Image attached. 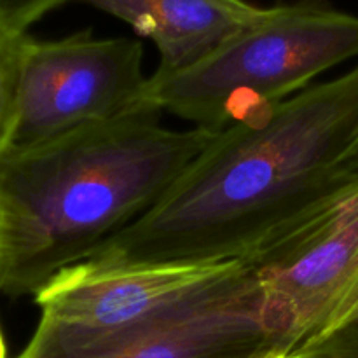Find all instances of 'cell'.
<instances>
[{"label":"cell","mask_w":358,"mask_h":358,"mask_svg":"<svg viewBox=\"0 0 358 358\" xmlns=\"http://www.w3.org/2000/svg\"><path fill=\"white\" fill-rule=\"evenodd\" d=\"M280 355L247 268L201 299L122 331L72 336L37 325L17 358H269Z\"/></svg>","instance_id":"obj_6"},{"label":"cell","mask_w":358,"mask_h":358,"mask_svg":"<svg viewBox=\"0 0 358 358\" xmlns=\"http://www.w3.org/2000/svg\"><path fill=\"white\" fill-rule=\"evenodd\" d=\"M0 358H7V348H6V341H3L2 331H0Z\"/></svg>","instance_id":"obj_13"},{"label":"cell","mask_w":358,"mask_h":358,"mask_svg":"<svg viewBox=\"0 0 358 358\" xmlns=\"http://www.w3.org/2000/svg\"><path fill=\"white\" fill-rule=\"evenodd\" d=\"M343 173L345 175H358V142L350 150L346 159L343 161Z\"/></svg>","instance_id":"obj_12"},{"label":"cell","mask_w":358,"mask_h":358,"mask_svg":"<svg viewBox=\"0 0 358 358\" xmlns=\"http://www.w3.org/2000/svg\"><path fill=\"white\" fill-rule=\"evenodd\" d=\"M290 358H358V324L336 332L331 338L289 355Z\"/></svg>","instance_id":"obj_11"},{"label":"cell","mask_w":358,"mask_h":358,"mask_svg":"<svg viewBox=\"0 0 358 358\" xmlns=\"http://www.w3.org/2000/svg\"><path fill=\"white\" fill-rule=\"evenodd\" d=\"M69 0H0V28L27 34L28 27Z\"/></svg>","instance_id":"obj_10"},{"label":"cell","mask_w":358,"mask_h":358,"mask_svg":"<svg viewBox=\"0 0 358 358\" xmlns=\"http://www.w3.org/2000/svg\"><path fill=\"white\" fill-rule=\"evenodd\" d=\"M269 358H290V357H283V355H273V357H269Z\"/></svg>","instance_id":"obj_14"},{"label":"cell","mask_w":358,"mask_h":358,"mask_svg":"<svg viewBox=\"0 0 358 358\" xmlns=\"http://www.w3.org/2000/svg\"><path fill=\"white\" fill-rule=\"evenodd\" d=\"M358 65L217 133L170 191L90 261H243L352 175Z\"/></svg>","instance_id":"obj_1"},{"label":"cell","mask_w":358,"mask_h":358,"mask_svg":"<svg viewBox=\"0 0 358 358\" xmlns=\"http://www.w3.org/2000/svg\"><path fill=\"white\" fill-rule=\"evenodd\" d=\"M24 35L0 28V159L9 149L16 122L17 73Z\"/></svg>","instance_id":"obj_9"},{"label":"cell","mask_w":358,"mask_h":358,"mask_svg":"<svg viewBox=\"0 0 358 358\" xmlns=\"http://www.w3.org/2000/svg\"><path fill=\"white\" fill-rule=\"evenodd\" d=\"M17 76L16 122L7 152L35 149L149 107L142 101L149 77L138 38H100L84 30L35 41L27 34Z\"/></svg>","instance_id":"obj_5"},{"label":"cell","mask_w":358,"mask_h":358,"mask_svg":"<svg viewBox=\"0 0 358 358\" xmlns=\"http://www.w3.org/2000/svg\"><path fill=\"white\" fill-rule=\"evenodd\" d=\"M280 355L358 324V175L241 261Z\"/></svg>","instance_id":"obj_4"},{"label":"cell","mask_w":358,"mask_h":358,"mask_svg":"<svg viewBox=\"0 0 358 358\" xmlns=\"http://www.w3.org/2000/svg\"><path fill=\"white\" fill-rule=\"evenodd\" d=\"M241 269V261L101 264L86 259L38 290V325L72 336L122 331L201 299Z\"/></svg>","instance_id":"obj_7"},{"label":"cell","mask_w":358,"mask_h":358,"mask_svg":"<svg viewBox=\"0 0 358 358\" xmlns=\"http://www.w3.org/2000/svg\"><path fill=\"white\" fill-rule=\"evenodd\" d=\"M142 107L0 159V292L37 296L149 212L215 133Z\"/></svg>","instance_id":"obj_2"},{"label":"cell","mask_w":358,"mask_h":358,"mask_svg":"<svg viewBox=\"0 0 358 358\" xmlns=\"http://www.w3.org/2000/svg\"><path fill=\"white\" fill-rule=\"evenodd\" d=\"M358 56V16L329 0H296L268 7L196 65L152 76L143 105L220 133L313 86L327 70Z\"/></svg>","instance_id":"obj_3"},{"label":"cell","mask_w":358,"mask_h":358,"mask_svg":"<svg viewBox=\"0 0 358 358\" xmlns=\"http://www.w3.org/2000/svg\"><path fill=\"white\" fill-rule=\"evenodd\" d=\"M84 2L128 23L159 52L154 73L170 76L205 59L266 16L247 0H69Z\"/></svg>","instance_id":"obj_8"}]
</instances>
